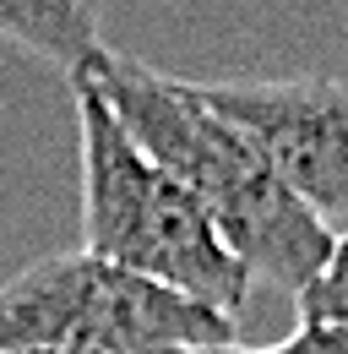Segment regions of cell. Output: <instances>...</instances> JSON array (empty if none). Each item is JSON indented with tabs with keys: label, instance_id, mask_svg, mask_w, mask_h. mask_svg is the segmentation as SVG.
<instances>
[{
	"label": "cell",
	"instance_id": "6",
	"mask_svg": "<svg viewBox=\"0 0 348 354\" xmlns=\"http://www.w3.org/2000/svg\"><path fill=\"white\" fill-rule=\"evenodd\" d=\"M294 306H300L304 322H338V327H348V229L338 234V245H332V257L321 267V278L304 289Z\"/></svg>",
	"mask_w": 348,
	"mask_h": 354
},
{
	"label": "cell",
	"instance_id": "7",
	"mask_svg": "<svg viewBox=\"0 0 348 354\" xmlns=\"http://www.w3.org/2000/svg\"><path fill=\"white\" fill-rule=\"evenodd\" d=\"M251 354H348V327L338 322H304L283 338V344H272V349H251Z\"/></svg>",
	"mask_w": 348,
	"mask_h": 354
},
{
	"label": "cell",
	"instance_id": "3",
	"mask_svg": "<svg viewBox=\"0 0 348 354\" xmlns=\"http://www.w3.org/2000/svg\"><path fill=\"white\" fill-rule=\"evenodd\" d=\"M234 316L93 251H60L0 283V354L22 349H229Z\"/></svg>",
	"mask_w": 348,
	"mask_h": 354
},
{
	"label": "cell",
	"instance_id": "2",
	"mask_svg": "<svg viewBox=\"0 0 348 354\" xmlns=\"http://www.w3.org/2000/svg\"><path fill=\"white\" fill-rule=\"evenodd\" d=\"M71 93L82 136V251L169 283L240 322L256 283L245 262L223 245L196 196L142 153V142L120 126L104 93L87 77H71Z\"/></svg>",
	"mask_w": 348,
	"mask_h": 354
},
{
	"label": "cell",
	"instance_id": "1",
	"mask_svg": "<svg viewBox=\"0 0 348 354\" xmlns=\"http://www.w3.org/2000/svg\"><path fill=\"white\" fill-rule=\"evenodd\" d=\"M77 77L104 93L120 126L142 142V153L196 196V207L213 218L223 245L245 262L256 283L300 300L321 278L338 229H327L304 207L300 191L267 158V147L223 109H213L196 82L164 77L115 49H98Z\"/></svg>",
	"mask_w": 348,
	"mask_h": 354
},
{
	"label": "cell",
	"instance_id": "5",
	"mask_svg": "<svg viewBox=\"0 0 348 354\" xmlns=\"http://www.w3.org/2000/svg\"><path fill=\"white\" fill-rule=\"evenodd\" d=\"M0 39L49 60L66 77H77L104 49L98 0H0Z\"/></svg>",
	"mask_w": 348,
	"mask_h": 354
},
{
	"label": "cell",
	"instance_id": "4",
	"mask_svg": "<svg viewBox=\"0 0 348 354\" xmlns=\"http://www.w3.org/2000/svg\"><path fill=\"white\" fill-rule=\"evenodd\" d=\"M202 98L256 136L278 175L327 223L348 229V82L332 77H240L196 82Z\"/></svg>",
	"mask_w": 348,
	"mask_h": 354
}]
</instances>
